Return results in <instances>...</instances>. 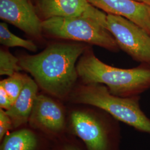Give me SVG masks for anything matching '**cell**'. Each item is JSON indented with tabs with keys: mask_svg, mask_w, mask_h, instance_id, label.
Instances as JSON below:
<instances>
[{
	"mask_svg": "<svg viewBox=\"0 0 150 150\" xmlns=\"http://www.w3.org/2000/svg\"><path fill=\"white\" fill-rule=\"evenodd\" d=\"M42 28L54 37L85 42L111 51L119 48L107 28L89 17L50 18L42 21Z\"/></svg>",
	"mask_w": 150,
	"mask_h": 150,
	"instance_id": "4",
	"label": "cell"
},
{
	"mask_svg": "<svg viewBox=\"0 0 150 150\" xmlns=\"http://www.w3.org/2000/svg\"><path fill=\"white\" fill-rule=\"evenodd\" d=\"M107 14L122 16L150 35V7L134 0H87Z\"/></svg>",
	"mask_w": 150,
	"mask_h": 150,
	"instance_id": "9",
	"label": "cell"
},
{
	"mask_svg": "<svg viewBox=\"0 0 150 150\" xmlns=\"http://www.w3.org/2000/svg\"><path fill=\"white\" fill-rule=\"evenodd\" d=\"M106 27L118 47L141 64L150 65V35L122 16L107 14Z\"/></svg>",
	"mask_w": 150,
	"mask_h": 150,
	"instance_id": "5",
	"label": "cell"
},
{
	"mask_svg": "<svg viewBox=\"0 0 150 150\" xmlns=\"http://www.w3.org/2000/svg\"><path fill=\"white\" fill-rule=\"evenodd\" d=\"M0 42L8 47H21L32 52L37 50V46L31 40L19 38L10 32L5 23H0Z\"/></svg>",
	"mask_w": 150,
	"mask_h": 150,
	"instance_id": "13",
	"label": "cell"
},
{
	"mask_svg": "<svg viewBox=\"0 0 150 150\" xmlns=\"http://www.w3.org/2000/svg\"><path fill=\"white\" fill-rule=\"evenodd\" d=\"M0 17L32 37L41 35L42 21L32 0H0Z\"/></svg>",
	"mask_w": 150,
	"mask_h": 150,
	"instance_id": "7",
	"label": "cell"
},
{
	"mask_svg": "<svg viewBox=\"0 0 150 150\" xmlns=\"http://www.w3.org/2000/svg\"><path fill=\"white\" fill-rule=\"evenodd\" d=\"M13 105L11 99L4 88L0 86V107L1 108L8 110Z\"/></svg>",
	"mask_w": 150,
	"mask_h": 150,
	"instance_id": "17",
	"label": "cell"
},
{
	"mask_svg": "<svg viewBox=\"0 0 150 150\" xmlns=\"http://www.w3.org/2000/svg\"><path fill=\"white\" fill-rule=\"evenodd\" d=\"M22 70L18 59L8 51L1 49L0 51V75L11 76Z\"/></svg>",
	"mask_w": 150,
	"mask_h": 150,
	"instance_id": "15",
	"label": "cell"
},
{
	"mask_svg": "<svg viewBox=\"0 0 150 150\" xmlns=\"http://www.w3.org/2000/svg\"><path fill=\"white\" fill-rule=\"evenodd\" d=\"M38 139L31 131L23 129L13 132L5 137L1 150H35Z\"/></svg>",
	"mask_w": 150,
	"mask_h": 150,
	"instance_id": "12",
	"label": "cell"
},
{
	"mask_svg": "<svg viewBox=\"0 0 150 150\" xmlns=\"http://www.w3.org/2000/svg\"><path fill=\"white\" fill-rule=\"evenodd\" d=\"M74 97L75 102L97 107L136 130L150 134V118L140 107L139 96H115L106 86L92 83L82 86Z\"/></svg>",
	"mask_w": 150,
	"mask_h": 150,
	"instance_id": "3",
	"label": "cell"
},
{
	"mask_svg": "<svg viewBox=\"0 0 150 150\" xmlns=\"http://www.w3.org/2000/svg\"><path fill=\"white\" fill-rule=\"evenodd\" d=\"M28 78L27 75H22L17 72L0 82V86L6 91L13 104L23 90Z\"/></svg>",
	"mask_w": 150,
	"mask_h": 150,
	"instance_id": "14",
	"label": "cell"
},
{
	"mask_svg": "<svg viewBox=\"0 0 150 150\" xmlns=\"http://www.w3.org/2000/svg\"><path fill=\"white\" fill-rule=\"evenodd\" d=\"M36 7L44 20L53 17H86L106 27L107 15L87 0H38Z\"/></svg>",
	"mask_w": 150,
	"mask_h": 150,
	"instance_id": "6",
	"label": "cell"
},
{
	"mask_svg": "<svg viewBox=\"0 0 150 150\" xmlns=\"http://www.w3.org/2000/svg\"><path fill=\"white\" fill-rule=\"evenodd\" d=\"M29 120L33 127L52 131H59L64 125L62 108L53 100L43 95L36 97Z\"/></svg>",
	"mask_w": 150,
	"mask_h": 150,
	"instance_id": "10",
	"label": "cell"
},
{
	"mask_svg": "<svg viewBox=\"0 0 150 150\" xmlns=\"http://www.w3.org/2000/svg\"><path fill=\"white\" fill-rule=\"evenodd\" d=\"M64 150H79L77 149H76L75 148H73V147H68L66 149H65Z\"/></svg>",
	"mask_w": 150,
	"mask_h": 150,
	"instance_id": "19",
	"label": "cell"
},
{
	"mask_svg": "<svg viewBox=\"0 0 150 150\" xmlns=\"http://www.w3.org/2000/svg\"><path fill=\"white\" fill-rule=\"evenodd\" d=\"M71 123L75 134L88 150H110L109 132L100 119L88 113L75 111L71 115Z\"/></svg>",
	"mask_w": 150,
	"mask_h": 150,
	"instance_id": "8",
	"label": "cell"
},
{
	"mask_svg": "<svg viewBox=\"0 0 150 150\" xmlns=\"http://www.w3.org/2000/svg\"><path fill=\"white\" fill-rule=\"evenodd\" d=\"M85 50L81 44L55 43L39 54L22 57L19 64L43 90L62 98L75 85L79 76L76 64Z\"/></svg>",
	"mask_w": 150,
	"mask_h": 150,
	"instance_id": "1",
	"label": "cell"
},
{
	"mask_svg": "<svg viewBox=\"0 0 150 150\" xmlns=\"http://www.w3.org/2000/svg\"><path fill=\"white\" fill-rule=\"evenodd\" d=\"M134 1L140 2V3L144 4L145 5L149 6L150 7V0H134Z\"/></svg>",
	"mask_w": 150,
	"mask_h": 150,
	"instance_id": "18",
	"label": "cell"
},
{
	"mask_svg": "<svg viewBox=\"0 0 150 150\" xmlns=\"http://www.w3.org/2000/svg\"><path fill=\"white\" fill-rule=\"evenodd\" d=\"M13 123L11 118L2 108L0 110V139L2 140L6 134L12 129Z\"/></svg>",
	"mask_w": 150,
	"mask_h": 150,
	"instance_id": "16",
	"label": "cell"
},
{
	"mask_svg": "<svg viewBox=\"0 0 150 150\" xmlns=\"http://www.w3.org/2000/svg\"><path fill=\"white\" fill-rule=\"evenodd\" d=\"M79 76L86 84H104L115 96H139L150 88V65L123 69L103 63L92 52H85L76 64Z\"/></svg>",
	"mask_w": 150,
	"mask_h": 150,
	"instance_id": "2",
	"label": "cell"
},
{
	"mask_svg": "<svg viewBox=\"0 0 150 150\" xmlns=\"http://www.w3.org/2000/svg\"><path fill=\"white\" fill-rule=\"evenodd\" d=\"M38 84L29 77L20 94L6 113L11 118L14 127H18L28 121L35 100L38 96Z\"/></svg>",
	"mask_w": 150,
	"mask_h": 150,
	"instance_id": "11",
	"label": "cell"
}]
</instances>
